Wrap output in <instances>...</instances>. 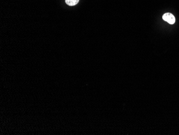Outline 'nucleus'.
Returning a JSON list of instances; mask_svg holds the SVG:
<instances>
[{"label": "nucleus", "instance_id": "obj_1", "mask_svg": "<svg viewBox=\"0 0 179 135\" xmlns=\"http://www.w3.org/2000/svg\"><path fill=\"white\" fill-rule=\"evenodd\" d=\"M163 19L170 24H173L175 22V18L174 16L169 13L164 14V15L163 16Z\"/></svg>", "mask_w": 179, "mask_h": 135}, {"label": "nucleus", "instance_id": "obj_2", "mask_svg": "<svg viewBox=\"0 0 179 135\" xmlns=\"http://www.w3.org/2000/svg\"><path fill=\"white\" fill-rule=\"evenodd\" d=\"M80 0H66V3L69 6H73L79 2Z\"/></svg>", "mask_w": 179, "mask_h": 135}]
</instances>
